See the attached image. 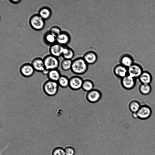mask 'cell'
<instances>
[{
    "label": "cell",
    "mask_w": 155,
    "mask_h": 155,
    "mask_svg": "<svg viewBox=\"0 0 155 155\" xmlns=\"http://www.w3.org/2000/svg\"><path fill=\"white\" fill-rule=\"evenodd\" d=\"M64 149L66 155H74L75 151L74 148L71 146H67Z\"/></svg>",
    "instance_id": "f1b7e54d"
},
{
    "label": "cell",
    "mask_w": 155,
    "mask_h": 155,
    "mask_svg": "<svg viewBox=\"0 0 155 155\" xmlns=\"http://www.w3.org/2000/svg\"><path fill=\"white\" fill-rule=\"evenodd\" d=\"M19 71L21 75L25 78L31 77L35 71L31 64L28 63L22 65L20 68Z\"/></svg>",
    "instance_id": "30bf717a"
},
{
    "label": "cell",
    "mask_w": 155,
    "mask_h": 155,
    "mask_svg": "<svg viewBox=\"0 0 155 155\" xmlns=\"http://www.w3.org/2000/svg\"><path fill=\"white\" fill-rule=\"evenodd\" d=\"M88 65L82 57L78 58L72 60L71 70L76 75H81L87 71Z\"/></svg>",
    "instance_id": "6da1fadb"
},
{
    "label": "cell",
    "mask_w": 155,
    "mask_h": 155,
    "mask_svg": "<svg viewBox=\"0 0 155 155\" xmlns=\"http://www.w3.org/2000/svg\"><path fill=\"white\" fill-rule=\"evenodd\" d=\"M138 79L140 84H150L152 81V76L148 71H143Z\"/></svg>",
    "instance_id": "e0dca14e"
},
{
    "label": "cell",
    "mask_w": 155,
    "mask_h": 155,
    "mask_svg": "<svg viewBox=\"0 0 155 155\" xmlns=\"http://www.w3.org/2000/svg\"><path fill=\"white\" fill-rule=\"evenodd\" d=\"M120 64L128 68L132 65L134 63L133 58L128 54H124L122 55L120 59Z\"/></svg>",
    "instance_id": "2e32d148"
},
{
    "label": "cell",
    "mask_w": 155,
    "mask_h": 155,
    "mask_svg": "<svg viewBox=\"0 0 155 155\" xmlns=\"http://www.w3.org/2000/svg\"><path fill=\"white\" fill-rule=\"evenodd\" d=\"M52 155H66L64 149L61 147L54 148L52 151Z\"/></svg>",
    "instance_id": "4316f807"
},
{
    "label": "cell",
    "mask_w": 155,
    "mask_h": 155,
    "mask_svg": "<svg viewBox=\"0 0 155 155\" xmlns=\"http://www.w3.org/2000/svg\"><path fill=\"white\" fill-rule=\"evenodd\" d=\"M45 21L39 15L35 14L31 16L29 19V23L32 29L36 31H40L45 27Z\"/></svg>",
    "instance_id": "277c9868"
},
{
    "label": "cell",
    "mask_w": 155,
    "mask_h": 155,
    "mask_svg": "<svg viewBox=\"0 0 155 155\" xmlns=\"http://www.w3.org/2000/svg\"><path fill=\"white\" fill-rule=\"evenodd\" d=\"M74 55V51L72 49L67 46H64L62 56L63 59L72 60Z\"/></svg>",
    "instance_id": "ffe728a7"
},
{
    "label": "cell",
    "mask_w": 155,
    "mask_h": 155,
    "mask_svg": "<svg viewBox=\"0 0 155 155\" xmlns=\"http://www.w3.org/2000/svg\"><path fill=\"white\" fill-rule=\"evenodd\" d=\"M94 84L93 82L90 79L84 80L81 88L87 92L90 91L94 88Z\"/></svg>",
    "instance_id": "cb8c5ba5"
},
{
    "label": "cell",
    "mask_w": 155,
    "mask_h": 155,
    "mask_svg": "<svg viewBox=\"0 0 155 155\" xmlns=\"http://www.w3.org/2000/svg\"><path fill=\"white\" fill-rule=\"evenodd\" d=\"M82 58L88 64L91 65L96 62L98 57L97 54L95 52L89 51L84 54Z\"/></svg>",
    "instance_id": "5bb4252c"
},
{
    "label": "cell",
    "mask_w": 155,
    "mask_h": 155,
    "mask_svg": "<svg viewBox=\"0 0 155 155\" xmlns=\"http://www.w3.org/2000/svg\"><path fill=\"white\" fill-rule=\"evenodd\" d=\"M136 83V79L128 74L121 80L122 86L127 90L133 89L135 86Z\"/></svg>",
    "instance_id": "8992f818"
},
{
    "label": "cell",
    "mask_w": 155,
    "mask_h": 155,
    "mask_svg": "<svg viewBox=\"0 0 155 155\" xmlns=\"http://www.w3.org/2000/svg\"><path fill=\"white\" fill-rule=\"evenodd\" d=\"M102 94L99 90L93 89L87 92L86 98L87 100L91 103H95L98 102L101 99Z\"/></svg>",
    "instance_id": "52a82bcc"
},
{
    "label": "cell",
    "mask_w": 155,
    "mask_h": 155,
    "mask_svg": "<svg viewBox=\"0 0 155 155\" xmlns=\"http://www.w3.org/2000/svg\"><path fill=\"white\" fill-rule=\"evenodd\" d=\"M43 59L45 68L49 71L58 69L60 65L58 58L51 54L46 56Z\"/></svg>",
    "instance_id": "5b68a950"
},
{
    "label": "cell",
    "mask_w": 155,
    "mask_h": 155,
    "mask_svg": "<svg viewBox=\"0 0 155 155\" xmlns=\"http://www.w3.org/2000/svg\"><path fill=\"white\" fill-rule=\"evenodd\" d=\"M69 79L65 75H61L57 83L59 86L62 88H65L69 86Z\"/></svg>",
    "instance_id": "d4e9b609"
},
{
    "label": "cell",
    "mask_w": 155,
    "mask_h": 155,
    "mask_svg": "<svg viewBox=\"0 0 155 155\" xmlns=\"http://www.w3.org/2000/svg\"><path fill=\"white\" fill-rule=\"evenodd\" d=\"M84 80L80 76L75 75L69 79L68 87L72 90L77 91L81 88Z\"/></svg>",
    "instance_id": "ba28073f"
},
{
    "label": "cell",
    "mask_w": 155,
    "mask_h": 155,
    "mask_svg": "<svg viewBox=\"0 0 155 155\" xmlns=\"http://www.w3.org/2000/svg\"><path fill=\"white\" fill-rule=\"evenodd\" d=\"M64 46L57 42L51 45L49 48L50 54L58 58L62 56Z\"/></svg>",
    "instance_id": "4fadbf2b"
},
{
    "label": "cell",
    "mask_w": 155,
    "mask_h": 155,
    "mask_svg": "<svg viewBox=\"0 0 155 155\" xmlns=\"http://www.w3.org/2000/svg\"><path fill=\"white\" fill-rule=\"evenodd\" d=\"M31 64L35 71L42 73L45 69L43 59L40 58L34 59Z\"/></svg>",
    "instance_id": "9a60e30c"
},
{
    "label": "cell",
    "mask_w": 155,
    "mask_h": 155,
    "mask_svg": "<svg viewBox=\"0 0 155 155\" xmlns=\"http://www.w3.org/2000/svg\"><path fill=\"white\" fill-rule=\"evenodd\" d=\"M9 2L13 4H18L21 1V0H9Z\"/></svg>",
    "instance_id": "f546056e"
},
{
    "label": "cell",
    "mask_w": 155,
    "mask_h": 155,
    "mask_svg": "<svg viewBox=\"0 0 155 155\" xmlns=\"http://www.w3.org/2000/svg\"><path fill=\"white\" fill-rule=\"evenodd\" d=\"M59 86L57 82L48 80L44 83L42 89L44 93L47 95L53 96L57 93Z\"/></svg>",
    "instance_id": "7a4b0ae2"
},
{
    "label": "cell",
    "mask_w": 155,
    "mask_h": 155,
    "mask_svg": "<svg viewBox=\"0 0 155 155\" xmlns=\"http://www.w3.org/2000/svg\"><path fill=\"white\" fill-rule=\"evenodd\" d=\"M143 71L141 65L134 63L128 68V74L137 79L139 78Z\"/></svg>",
    "instance_id": "9c48e42d"
},
{
    "label": "cell",
    "mask_w": 155,
    "mask_h": 155,
    "mask_svg": "<svg viewBox=\"0 0 155 155\" xmlns=\"http://www.w3.org/2000/svg\"><path fill=\"white\" fill-rule=\"evenodd\" d=\"M48 31L56 37L60 34L62 31L61 28L56 26H53L51 27Z\"/></svg>",
    "instance_id": "83f0119b"
},
{
    "label": "cell",
    "mask_w": 155,
    "mask_h": 155,
    "mask_svg": "<svg viewBox=\"0 0 155 155\" xmlns=\"http://www.w3.org/2000/svg\"><path fill=\"white\" fill-rule=\"evenodd\" d=\"M152 113L150 106L147 104H142L137 113H132V116L134 119L145 120L150 117Z\"/></svg>",
    "instance_id": "3957f363"
},
{
    "label": "cell",
    "mask_w": 155,
    "mask_h": 155,
    "mask_svg": "<svg viewBox=\"0 0 155 155\" xmlns=\"http://www.w3.org/2000/svg\"><path fill=\"white\" fill-rule=\"evenodd\" d=\"M56 37L54 35L48 31L45 34L44 38L46 44L51 45L56 42Z\"/></svg>",
    "instance_id": "44dd1931"
},
{
    "label": "cell",
    "mask_w": 155,
    "mask_h": 155,
    "mask_svg": "<svg viewBox=\"0 0 155 155\" xmlns=\"http://www.w3.org/2000/svg\"><path fill=\"white\" fill-rule=\"evenodd\" d=\"M61 75L60 71L57 69L49 71L47 76L48 80L57 82Z\"/></svg>",
    "instance_id": "d6986e66"
},
{
    "label": "cell",
    "mask_w": 155,
    "mask_h": 155,
    "mask_svg": "<svg viewBox=\"0 0 155 155\" xmlns=\"http://www.w3.org/2000/svg\"><path fill=\"white\" fill-rule=\"evenodd\" d=\"M138 89L141 94L146 95L150 93L152 87L150 84H140L139 85Z\"/></svg>",
    "instance_id": "7402d4cb"
},
{
    "label": "cell",
    "mask_w": 155,
    "mask_h": 155,
    "mask_svg": "<svg viewBox=\"0 0 155 155\" xmlns=\"http://www.w3.org/2000/svg\"><path fill=\"white\" fill-rule=\"evenodd\" d=\"M71 40L70 35L66 31H62L56 37V42L62 46H67Z\"/></svg>",
    "instance_id": "8fae6325"
},
{
    "label": "cell",
    "mask_w": 155,
    "mask_h": 155,
    "mask_svg": "<svg viewBox=\"0 0 155 155\" xmlns=\"http://www.w3.org/2000/svg\"><path fill=\"white\" fill-rule=\"evenodd\" d=\"M141 104L139 101L137 100L131 101L128 104V108L132 113H137L140 108Z\"/></svg>",
    "instance_id": "603a6c76"
},
{
    "label": "cell",
    "mask_w": 155,
    "mask_h": 155,
    "mask_svg": "<svg viewBox=\"0 0 155 155\" xmlns=\"http://www.w3.org/2000/svg\"><path fill=\"white\" fill-rule=\"evenodd\" d=\"M113 71L115 75L121 79L128 75V68L120 64L114 67Z\"/></svg>",
    "instance_id": "7c38bea8"
},
{
    "label": "cell",
    "mask_w": 155,
    "mask_h": 155,
    "mask_svg": "<svg viewBox=\"0 0 155 155\" xmlns=\"http://www.w3.org/2000/svg\"><path fill=\"white\" fill-rule=\"evenodd\" d=\"M72 62V60L63 59L61 63V69L64 71H68L71 70Z\"/></svg>",
    "instance_id": "484cf974"
},
{
    "label": "cell",
    "mask_w": 155,
    "mask_h": 155,
    "mask_svg": "<svg viewBox=\"0 0 155 155\" xmlns=\"http://www.w3.org/2000/svg\"><path fill=\"white\" fill-rule=\"evenodd\" d=\"M52 14L51 10L48 7H45L41 8L39 11L38 14L45 21L48 19Z\"/></svg>",
    "instance_id": "ac0fdd59"
}]
</instances>
